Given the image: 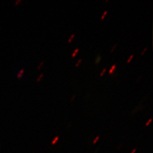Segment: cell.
Masks as SVG:
<instances>
[{
    "label": "cell",
    "mask_w": 153,
    "mask_h": 153,
    "mask_svg": "<svg viewBox=\"0 0 153 153\" xmlns=\"http://www.w3.org/2000/svg\"><path fill=\"white\" fill-rule=\"evenodd\" d=\"M24 69H22L21 70L19 71V73H18V74H17V78H20L22 76L23 74L24 73Z\"/></svg>",
    "instance_id": "6da1fadb"
},
{
    "label": "cell",
    "mask_w": 153,
    "mask_h": 153,
    "mask_svg": "<svg viewBox=\"0 0 153 153\" xmlns=\"http://www.w3.org/2000/svg\"><path fill=\"white\" fill-rule=\"evenodd\" d=\"M116 65L115 64L113 65L112 66V67H110V70H109V74H112V73H113V72H114V70H115V69H116Z\"/></svg>",
    "instance_id": "7a4b0ae2"
},
{
    "label": "cell",
    "mask_w": 153,
    "mask_h": 153,
    "mask_svg": "<svg viewBox=\"0 0 153 153\" xmlns=\"http://www.w3.org/2000/svg\"><path fill=\"white\" fill-rule=\"evenodd\" d=\"M100 59H101V56L100 55H98L97 57H96V59L95 60V63L96 64H98L99 62L100 61Z\"/></svg>",
    "instance_id": "3957f363"
},
{
    "label": "cell",
    "mask_w": 153,
    "mask_h": 153,
    "mask_svg": "<svg viewBox=\"0 0 153 153\" xmlns=\"http://www.w3.org/2000/svg\"><path fill=\"white\" fill-rule=\"evenodd\" d=\"M74 36H75V34H74V33L72 34V35L70 36V38L69 39V40H68V41H67V42L69 43V42H70L71 41H72V40H73V39L74 38Z\"/></svg>",
    "instance_id": "277c9868"
},
{
    "label": "cell",
    "mask_w": 153,
    "mask_h": 153,
    "mask_svg": "<svg viewBox=\"0 0 153 153\" xmlns=\"http://www.w3.org/2000/svg\"><path fill=\"white\" fill-rule=\"evenodd\" d=\"M58 139H59V137H58V136H57V137H56L54 139V140H53V141L52 142V144H55L57 142V141L58 140Z\"/></svg>",
    "instance_id": "5b68a950"
},
{
    "label": "cell",
    "mask_w": 153,
    "mask_h": 153,
    "mask_svg": "<svg viewBox=\"0 0 153 153\" xmlns=\"http://www.w3.org/2000/svg\"><path fill=\"white\" fill-rule=\"evenodd\" d=\"M43 75H44V74H43V73H41L40 75H39L38 78H37V80H36V81H37V82H39L40 81V80H41V79L42 78V76H43Z\"/></svg>",
    "instance_id": "8992f818"
},
{
    "label": "cell",
    "mask_w": 153,
    "mask_h": 153,
    "mask_svg": "<svg viewBox=\"0 0 153 153\" xmlns=\"http://www.w3.org/2000/svg\"><path fill=\"white\" fill-rule=\"evenodd\" d=\"M133 56H134V55H133V54H132V55H131V56H130V57H129V58H128V60H127V63H129V62L131 61V60L132 59V58L133 57Z\"/></svg>",
    "instance_id": "52a82bcc"
},
{
    "label": "cell",
    "mask_w": 153,
    "mask_h": 153,
    "mask_svg": "<svg viewBox=\"0 0 153 153\" xmlns=\"http://www.w3.org/2000/svg\"><path fill=\"white\" fill-rule=\"evenodd\" d=\"M107 13H108V11H107V10H106V11H104V13H103V15H102L101 17V20H103V19H104L105 15H106V14H107Z\"/></svg>",
    "instance_id": "ba28073f"
},
{
    "label": "cell",
    "mask_w": 153,
    "mask_h": 153,
    "mask_svg": "<svg viewBox=\"0 0 153 153\" xmlns=\"http://www.w3.org/2000/svg\"><path fill=\"white\" fill-rule=\"evenodd\" d=\"M44 61H41V62H40V63L39 64V65H38V69H40V67H41L42 65L44 64Z\"/></svg>",
    "instance_id": "9c48e42d"
},
{
    "label": "cell",
    "mask_w": 153,
    "mask_h": 153,
    "mask_svg": "<svg viewBox=\"0 0 153 153\" xmlns=\"http://www.w3.org/2000/svg\"><path fill=\"white\" fill-rule=\"evenodd\" d=\"M106 68L105 67V68H104L103 69V71H102L101 72V73H100V76H103V74H104V73L106 72Z\"/></svg>",
    "instance_id": "30bf717a"
},
{
    "label": "cell",
    "mask_w": 153,
    "mask_h": 153,
    "mask_svg": "<svg viewBox=\"0 0 153 153\" xmlns=\"http://www.w3.org/2000/svg\"><path fill=\"white\" fill-rule=\"evenodd\" d=\"M82 61V59L81 58H80L79 60L78 61V62H77V63H76V64H75V66L76 67H77L78 66V65L79 64V63H80V62Z\"/></svg>",
    "instance_id": "8fae6325"
},
{
    "label": "cell",
    "mask_w": 153,
    "mask_h": 153,
    "mask_svg": "<svg viewBox=\"0 0 153 153\" xmlns=\"http://www.w3.org/2000/svg\"><path fill=\"white\" fill-rule=\"evenodd\" d=\"M99 136H98V137H96V138H95V140L94 141L93 143H95L96 142L98 141V140H99Z\"/></svg>",
    "instance_id": "7c38bea8"
},
{
    "label": "cell",
    "mask_w": 153,
    "mask_h": 153,
    "mask_svg": "<svg viewBox=\"0 0 153 153\" xmlns=\"http://www.w3.org/2000/svg\"><path fill=\"white\" fill-rule=\"evenodd\" d=\"M152 121V119L151 118H150V120L147 122L146 123V126H148L150 124V122H151Z\"/></svg>",
    "instance_id": "4fadbf2b"
},
{
    "label": "cell",
    "mask_w": 153,
    "mask_h": 153,
    "mask_svg": "<svg viewBox=\"0 0 153 153\" xmlns=\"http://www.w3.org/2000/svg\"><path fill=\"white\" fill-rule=\"evenodd\" d=\"M147 48L146 47L145 48H144V49L143 50V51H142V53H141V55H143V54H144V53L146 52V50H147Z\"/></svg>",
    "instance_id": "5bb4252c"
},
{
    "label": "cell",
    "mask_w": 153,
    "mask_h": 153,
    "mask_svg": "<svg viewBox=\"0 0 153 153\" xmlns=\"http://www.w3.org/2000/svg\"><path fill=\"white\" fill-rule=\"evenodd\" d=\"M116 45H116V44L114 45V46H113V48H112V49H111V50H110V52H113V50H114V49H115V47H116Z\"/></svg>",
    "instance_id": "9a60e30c"
},
{
    "label": "cell",
    "mask_w": 153,
    "mask_h": 153,
    "mask_svg": "<svg viewBox=\"0 0 153 153\" xmlns=\"http://www.w3.org/2000/svg\"><path fill=\"white\" fill-rule=\"evenodd\" d=\"M21 1V0H17V1H16L15 2V5H17L18 4V3H19Z\"/></svg>",
    "instance_id": "2e32d148"
},
{
    "label": "cell",
    "mask_w": 153,
    "mask_h": 153,
    "mask_svg": "<svg viewBox=\"0 0 153 153\" xmlns=\"http://www.w3.org/2000/svg\"><path fill=\"white\" fill-rule=\"evenodd\" d=\"M79 51V48H76V49H75L74 50V53H77V52Z\"/></svg>",
    "instance_id": "e0dca14e"
},
{
    "label": "cell",
    "mask_w": 153,
    "mask_h": 153,
    "mask_svg": "<svg viewBox=\"0 0 153 153\" xmlns=\"http://www.w3.org/2000/svg\"><path fill=\"white\" fill-rule=\"evenodd\" d=\"M76 53L74 52V53H73V54L72 55V56L73 57H75L76 56Z\"/></svg>",
    "instance_id": "ac0fdd59"
},
{
    "label": "cell",
    "mask_w": 153,
    "mask_h": 153,
    "mask_svg": "<svg viewBox=\"0 0 153 153\" xmlns=\"http://www.w3.org/2000/svg\"><path fill=\"white\" fill-rule=\"evenodd\" d=\"M75 95H74V96H73V98H72V99H71V101H72V100H73V99H74V98H75Z\"/></svg>",
    "instance_id": "d6986e66"
},
{
    "label": "cell",
    "mask_w": 153,
    "mask_h": 153,
    "mask_svg": "<svg viewBox=\"0 0 153 153\" xmlns=\"http://www.w3.org/2000/svg\"><path fill=\"white\" fill-rule=\"evenodd\" d=\"M135 151H136V149H134V150H133V151H132L131 153H134Z\"/></svg>",
    "instance_id": "ffe728a7"
}]
</instances>
